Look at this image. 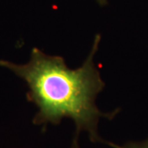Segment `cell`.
<instances>
[{"label":"cell","mask_w":148,"mask_h":148,"mask_svg":"<svg viewBox=\"0 0 148 148\" xmlns=\"http://www.w3.org/2000/svg\"><path fill=\"white\" fill-rule=\"evenodd\" d=\"M96 2L99 3V5L101 6H106L108 3V1L107 0H96Z\"/></svg>","instance_id":"cell-3"},{"label":"cell","mask_w":148,"mask_h":148,"mask_svg":"<svg viewBox=\"0 0 148 148\" xmlns=\"http://www.w3.org/2000/svg\"><path fill=\"white\" fill-rule=\"evenodd\" d=\"M110 145L115 148H148V138L143 142L139 143H127L122 147L114 145L113 143H110Z\"/></svg>","instance_id":"cell-2"},{"label":"cell","mask_w":148,"mask_h":148,"mask_svg":"<svg viewBox=\"0 0 148 148\" xmlns=\"http://www.w3.org/2000/svg\"><path fill=\"white\" fill-rule=\"evenodd\" d=\"M101 42L96 35L88 57L82 65L69 69L58 55H48L33 48L31 58L26 64H16L0 60V66L9 69L23 80L28 86L27 101L35 104L38 112L33 119L36 125H56L64 118H69L76 125L73 148H77L80 132L86 131L93 143L103 140L98 133L101 118L112 119L119 112H101L95 106V98L104 90L106 83L94 64V55Z\"/></svg>","instance_id":"cell-1"}]
</instances>
